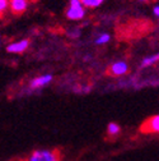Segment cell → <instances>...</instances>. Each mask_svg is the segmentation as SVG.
<instances>
[{
  "mask_svg": "<svg viewBox=\"0 0 159 161\" xmlns=\"http://www.w3.org/2000/svg\"><path fill=\"white\" fill-rule=\"evenodd\" d=\"M87 14V8L80 0H69L65 15L69 21H82Z\"/></svg>",
  "mask_w": 159,
  "mask_h": 161,
  "instance_id": "cell-1",
  "label": "cell"
},
{
  "mask_svg": "<svg viewBox=\"0 0 159 161\" xmlns=\"http://www.w3.org/2000/svg\"><path fill=\"white\" fill-rule=\"evenodd\" d=\"M61 155L59 151H36L28 161H60Z\"/></svg>",
  "mask_w": 159,
  "mask_h": 161,
  "instance_id": "cell-2",
  "label": "cell"
},
{
  "mask_svg": "<svg viewBox=\"0 0 159 161\" xmlns=\"http://www.w3.org/2000/svg\"><path fill=\"white\" fill-rule=\"evenodd\" d=\"M29 7V0H9V10L15 14L21 15L23 14Z\"/></svg>",
  "mask_w": 159,
  "mask_h": 161,
  "instance_id": "cell-3",
  "label": "cell"
},
{
  "mask_svg": "<svg viewBox=\"0 0 159 161\" xmlns=\"http://www.w3.org/2000/svg\"><path fill=\"white\" fill-rule=\"evenodd\" d=\"M140 130L144 133H159V115H154L145 120Z\"/></svg>",
  "mask_w": 159,
  "mask_h": 161,
  "instance_id": "cell-4",
  "label": "cell"
},
{
  "mask_svg": "<svg viewBox=\"0 0 159 161\" xmlns=\"http://www.w3.org/2000/svg\"><path fill=\"white\" fill-rule=\"evenodd\" d=\"M29 46V41L27 38L24 40H21V41H15V42H12L7 46V51L8 53H13V54H22L24 53Z\"/></svg>",
  "mask_w": 159,
  "mask_h": 161,
  "instance_id": "cell-5",
  "label": "cell"
},
{
  "mask_svg": "<svg viewBox=\"0 0 159 161\" xmlns=\"http://www.w3.org/2000/svg\"><path fill=\"white\" fill-rule=\"evenodd\" d=\"M129 70V67H127V64L125 63V62H116V63H113L111 67H110V74H112V75H122V74H125L126 72Z\"/></svg>",
  "mask_w": 159,
  "mask_h": 161,
  "instance_id": "cell-6",
  "label": "cell"
},
{
  "mask_svg": "<svg viewBox=\"0 0 159 161\" xmlns=\"http://www.w3.org/2000/svg\"><path fill=\"white\" fill-rule=\"evenodd\" d=\"M51 79H52V75L47 74V75H42V77H37L33 79V82H32V88H38V87H44L45 85H47L49 82H51Z\"/></svg>",
  "mask_w": 159,
  "mask_h": 161,
  "instance_id": "cell-7",
  "label": "cell"
},
{
  "mask_svg": "<svg viewBox=\"0 0 159 161\" xmlns=\"http://www.w3.org/2000/svg\"><path fill=\"white\" fill-rule=\"evenodd\" d=\"M80 2L84 4V7L87 9H97L98 7H101L106 0H80Z\"/></svg>",
  "mask_w": 159,
  "mask_h": 161,
  "instance_id": "cell-8",
  "label": "cell"
},
{
  "mask_svg": "<svg viewBox=\"0 0 159 161\" xmlns=\"http://www.w3.org/2000/svg\"><path fill=\"white\" fill-rule=\"evenodd\" d=\"M156 62H159V53H158V54H154V55H151V56L145 58V59L143 60V63H141V67H149V65H151V64H154V63H156Z\"/></svg>",
  "mask_w": 159,
  "mask_h": 161,
  "instance_id": "cell-9",
  "label": "cell"
},
{
  "mask_svg": "<svg viewBox=\"0 0 159 161\" xmlns=\"http://www.w3.org/2000/svg\"><path fill=\"white\" fill-rule=\"evenodd\" d=\"M110 40H111V36L108 33H102V35H99L95 38V44L97 45H105V44H107L110 41Z\"/></svg>",
  "mask_w": 159,
  "mask_h": 161,
  "instance_id": "cell-10",
  "label": "cell"
},
{
  "mask_svg": "<svg viewBox=\"0 0 159 161\" xmlns=\"http://www.w3.org/2000/svg\"><path fill=\"white\" fill-rule=\"evenodd\" d=\"M107 129H108V133L111 136H115V134H117L118 132H120V125L116 124V123H110Z\"/></svg>",
  "mask_w": 159,
  "mask_h": 161,
  "instance_id": "cell-11",
  "label": "cell"
},
{
  "mask_svg": "<svg viewBox=\"0 0 159 161\" xmlns=\"http://www.w3.org/2000/svg\"><path fill=\"white\" fill-rule=\"evenodd\" d=\"M9 9V0H0V15H3Z\"/></svg>",
  "mask_w": 159,
  "mask_h": 161,
  "instance_id": "cell-12",
  "label": "cell"
},
{
  "mask_svg": "<svg viewBox=\"0 0 159 161\" xmlns=\"http://www.w3.org/2000/svg\"><path fill=\"white\" fill-rule=\"evenodd\" d=\"M153 14H154L156 18H159V3H158L156 5H154V8H153Z\"/></svg>",
  "mask_w": 159,
  "mask_h": 161,
  "instance_id": "cell-13",
  "label": "cell"
},
{
  "mask_svg": "<svg viewBox=\"0 0 159 161\" xmlns=\"http://www.w3.org/2000/svg\"><path fill=\"white\" fill-rule=\"evenodd\" d=\"M139 2H149V0H139Z\"/></svg>",
  "mask_w": 159,
  "mask_h": 161,
  "instance_id": "cell-14",
  "label": "cell"
}]
</instances>
